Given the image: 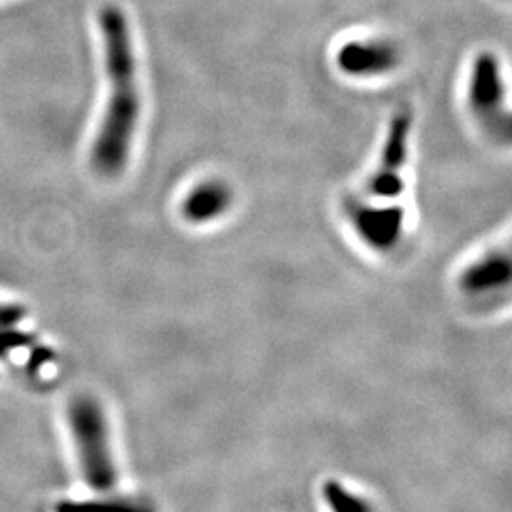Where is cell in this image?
Here are the masks:
<instances>
[{
  "instance_id": "52a82bcc",
  "label": "cell",
  "mask_w": 512,
  "mask_h": 512,
  "mask_svg": "<svg viewBox=\"0 0 512 512\" xmlns=\"http://www.w3.org/2000/svg\"><path fill=\"white\" fill-rule=\"evenodd\" d=\"M338 69L353 78H374L391 73L399 63V52L384 40H351L336 55Z\"/></svg>"
},
{
  "instance_id": "9c48e42d",
  "label": "cell",
  "mask_w": 512,
  "mask_h": 512,
  "mask_svg": "<svg viewBox=\"0 0 512 512\" xmlns=\"http://www.w3.org/2000/svg\"><path fill=\"white\" fill-rule=\"evenodd\" d=\"M321 495L330 512H376L366 497L355 494L348 486L332 478L323 484Z\"/></svg>"
},
{
  "instance_id": "7a4b0ae2",
  "label": "cell",
  "mask_w": 512,
  "mask_h": 512,
  "mask_svg": "<svg viewBox=\"0 0 512 512\" xmlns=\"http://www.w3.org/2000/svg\"><path fill=\"white\" fill-rule=\"evenodd\" d=\"M69 425L82 475L97 492H110L118 471L110 448L109 421L103 406L90 395H78L69 404Z\"/></svg>"
},
{
  "instance_id": "5b68a950",
  "label": "cell",
  "mask_w": 512,
  "mask_h": 512,
  "mask_svg": "<svg viewBox=\"0 0 512 512\" xmlns=\"http://www.w3.org/2000/svg\"><path fill=\"white\" fill-rule=\"evenodd\" d=\"M348 219L359 239L374 251H393L404 236L406 217L403 207L393 202L351 200L346 207Z\"/></svg>"
},
{
  "instance_id": "ba28073f",
  "label": "cell",
  "mask_w": 512,
  "mask_h": 512,
  "mask_svg": "<svg viewBox=\"0 0 512 512\" xmlns=\"http://www.w3.org/2000/svg\"><path fill=\"white\" fill-rule=\"evenodd\" d=\"M234 203V192L232 188L222 181H203L194 188L188 190L184 196L183 211L184 219L194 224H207L222 219Z\"/></svg>"
},
{
  "instance_id": "6da1fadb",
  "label": "cell",
  "mask_w": 512,
  "mask_h": 512,
  "mask_svg": "<svg viewBox=\"0 0 512 512\" xmlns=\"http://www.w3.org/2000/svg\"><path fill=\"white\" fill-rule=\"evenodd\" d=\"M105 46L109 99L92 147V167L97 175L114 179L124 173L141 120V86L128 19L118 6L99 12Z\"/></svg>"
},
{
  "instance_id": "30bf717a",
  "label": "cell",
  "mask_w": 512,
  "mask_h": 512,
  "mask_svg": "<svg viewBox=\"0 0 512 512\" xmlns=\"http://www.w3.org/2000/svg\"><path fill=\"white\" fill-rule=\"evenodd\" d=\"M59 512H156V509L141 499L131 497H105L80 503H61Z\"/></svg>"
},
{
  "instance_id": "8992f818",
  "label": "cell",
  "mask_w": 512,
  "mask_h": 512,
  "mask_svg": "<svg viewBox=\"0 0 512 512\" xmlns=\"http://www.w3.org/2000/svg\"><path fill=\"white\" fill-rule=\"evenodd\" d=\"M459 293L476 304L507 298L511 289V260L507 251H492L471 262L458 281Z\"/></svg>"
},
{
  "instance_id": "277c9868",
  "label": "cell",
  "mask_w": 512,
  "mask_h": 512,
  "mask_svg": "<svg viewBox=\"0 0 512 512\" xmlns=\"http://www.w3.org/2000/svg\"><path fill=\"white\" fill-rule=\"evenodd\" d=\"M412 112L399 110L387 128L380 162L366 179L365 196L378 202H395L404 192V167L412 133Z\"/></svg>"
},
{
  "instance_id": "3957f363",
  "label": "cell",
  "mask_w": 512,
  "mask_h": 512,
  "mask_svg": "<svg viewBox=\"0 0 512 512\" xmlns=\"http://www.w3.org/2000/svg\"><path fill=\"white\" fill-rule=\"evenodd\" d=\"M469 109L476 122L501 141L511 137V114L507 107L505 82L494 54H480L473 63L469 82Z\"/></svg>"
}]
</instances>
